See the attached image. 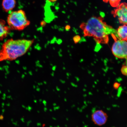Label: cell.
I'll return each mask as SVG.
<instances>
[{
    "label": "cell",
    "mask_w": 127,
    "mask_h": 127,
    "mask_svg": "<svg viewBox=\"0 0 127 127\" xmlns=\"http://www.w3.org/2000/svg\"><path fill=\"white\" fill-rule=\"evenodd\" d=\"M33 42V40L8 39L2 44L0 50V62L13 61L23 56Z\"/></svg>",
    "instance_id": "2"
},
{
    "label": "cell",
    "mask_w": 127,
    "mask_h": 127,
    "mask_svg": "<svg viewBox=\"0 0 127 127\" xmlns=\"http://www.w3.org/2000/svg\"><path fill=\"white\" fill-rule=\"evenodd\" d=\"M70 27L69 26H66V30H68L69 29H70Z\"/></svg>",
    "instance_id": "15"
},
{
    "label": "cell",
    "mask_w": 127,
    "mask_h": 127,
    "mask_svg": "<svg viewBox=\"0 0 127 127\" xmlns=\"http://www.w3.org/2000/svg\"><path fill=\"white\" fill-rule=\"evenodd\" d=\"M4 117L2 115H0V120H2L4 119Z\"/></svg>",
    "instance_id": "14"
},
{
    "label": "cell",
    "mask_w": 127,
    "mask_h": 127,
    "mask_svg": "<svg viewBox=\"0 0 127 127\" xmlns=\"http://www.w3.org/2000/svg\"><path fill=\"white\" fill-rule=\"evenodd\" d=\"M121 71L122 73L124 75L127 76V66H123L122 68Z\"/></svg>",
    "instance_id": "11"
},
{
    "label": "cell",
    "mask_w": 127,
    "mask_h": 127,
    "mask_svg": "<svg viewBox=\"0 0 127 127\" xmlns=\"http://www.w3.org/2000/svg\"><path fill=\"white\" fill-rule=\"evenodd\" d=\"M119 39L127 41V26L124 25L119 27L117 31Z\"/></svg>",
    "instance_id": "9"
},
{
    "label": "cell",
    "mask_w": 127,
    "mask_h": 127,
    "mask_svg": "<svg viewBox=\"0 0 127 127\" xmlns=\"http://www.w3.org/2000/svg\"><path fill=\"white\" fill-rule=\"evenodd\" d=\"M111 13L118 18L120 23L127 25V3H123L119 5Z\"/></svg>",
    "instance_id": "5"
},
{
    "label": "cell",
    "mask_w": 127,
    "mask_h": 127,
    "mask_svg": "<svg viewBox=\"0 0 127 127\" xmlns=\"http://www.w3.org/2000/svg\"><path fill=\"white\" fill-rule=\"evenodd\" d=\"M91 119L94 124L101 126L107 123L108 119L107 114L104 111L99 109L95 111L92 114Z\"/></svg>",
    "instance_id": "6"
},
{
    "label": "cell",
    "mask_w": 127,
    "mask_h": 127,
    "mask_svg": "<svg viewBox=\"0 0 127 127\" xmlns=\"http://www.w3.org/2000/svg\"><path fill=\"white\" fill-rule=\"evenodd\" d=\"M11 31L8 26L6 25L5 22L0 19V41L2 40L7 37Z\"/></svg>",
    "instance_id": "7"
},
{
    "label": "cell",
    "mask_w": 127,
    "mask_h": 127,
    "mask_svg": "<svg viewBox=\"0 0 127 127\" xmlns=\"http://www.w3.org/2000/svg\"><path fill=\"white\" fill-rule=\"evenodd\" d=\"M120 85L117 82H115L114 84L113 87L114 89L115 90L118 89L119 87H120Z\"/></svg>",
    "instance_id": "13"
},
{
    "label": "cell",
    "mask_w": 127,
    "mask_h": 127,
    "mask_svg": "<svg viewBox=\"0 0 127 127\" xmlns=\"http://www.w3.org/2000/svg\"><path fill=\"white\" fill-rule=\"evenodd\" d=\"M112 48V51L115 57L119 59L127 58V42L123 40L116 39Z\"/></svg>",
    "instance_id": "4"
},
{
    "label": "cell",
    "mask_w": 127,
    "mask_h": 127,
    "mask_svg": "<svg viewBox=\"0 0 127 127\" xmlns=\"http://www.w3.org/2000/svg\"><path fill=\"white\" fill-rule=\"evenodd\" d=\"M80 28L83 31L84 36H93L98 44H107L110 34H114L119 39L117 31L107 25L101 17H91L81 24Z\"/></svg>",
    "instance_id": "1"
},
{
    "label": "cell",
    "mask_w": 127,
    "mask_h": 127,
    "mask_svg": "<svg viewBox=\"0 0 127 127\" xmlns=\"http://www.w3.org/2000/svg\"><path fill=\"white\" fill-rule=\"evenodd\" d=\"M73 39L74 42H75V43H77L80 40V36L79 35L76 36H74L73 38Z\"/></svg>",
    "instance_id": "12"
},
{
    "label": "cell",
    "mask_w": 127,
    "mask_h": 127,
    "mask_svg": "<svg viewBox=\"0 0 127 127\" xmlns=\"http://www.w3.org/2000/svg\"><path fill=\"white\" fill-rule=\"evenodd\" d=\"M51 1H52V2H54V1H57V0H50Z\"/></svg>",
    "instance_id": "16"
},
{
    "label": "cell",
    "mask_w": 127,
    "mask_h": 127,
    "mask_svg": "<svg viewBox=\"0 0 127 127\" xmlns=\"http://www.w3.org/2000/svg\"><path fill=\"white\" fill-rule=\"evenodd\" d=\"M106 3H109L111 6L113 7H117L120 4L121 0H103Z\"/></svg>",
    "instance_id": "10"
},
{
    "label": "cell",
    "mask_w": 127,
    "mask_h": 127,
    "mask_svg": "<svg viewBox=\"0 0 127 127\" xmlns=\"http://www.w3.org/2000/svg\"><path fill=\"white\" fill-rule=\"evenodd\" d=\"M7 23L11 30L18 31H23L30 24L26 14L22 10L11 12L8 16Z\"/></svg>",
    "instance_id": "3"
},
{
    "label": "cell",
    "mask_w": 127,
    "mask_h": 127,
    "mask_svg": "<svg viewBox=\"0 0 127 127\" xmlns=\"http://www.w3.org/2000/svg\"><path fill=\"white\" fill-rule=\"evenodd\" d=\"M15 0H3L2 7L4 11L8 12L12 10L15 7Z\"/></svg>",
    "instance_id": "8"
}]
</instances>
